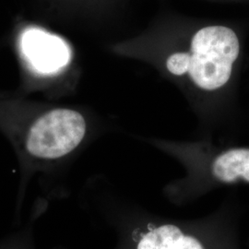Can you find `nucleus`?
I'll return each instance as SVG.
<instances>
[{
  "label": "nucleus",
  "instance_id": "nucleus-1",
  "mask_svg": "<svg viewBox=\"0 0 249 249\" xmlns=\"http://www.w3.org/2000/svg\"><path fill=\"white\" fill-rule=\"evenodd\" d=\"M188 74L196 86L214 90L230 79L232 65L239 54L235 33L224 26L205 27L192 39Z\"/></svg>",
  "mask_w": 249,
  "mask_h": 249
},
{
  "label": "nucleus",
  "instance_id": "nucleus-2",
  "mask_svg": "<svg viewBox=\"0 0 249 249\" xmlns=\"http://www.w3.org/2000/svg\"><path fill=\"white\" fill-rule=\"evenodd\" d=\"M86 121L71 109H54L38 117L25 138L29 155L40 160H56L74 151L86 134Z\"/></svg>",
  "mask_w": 249,
  "mask_h": 249
},
{
  "label": "nucleus",
  "instance_id": "nucleus-3",
  "mask_svg": "<svg viewBox=\"0 0 249 249\" xmlns=\"http://www.w3.org/2000/svg\"><path fill=\"white\" fill-rule=\"evenodd\" d=\"M20 46L28 62L39 73H56L71 61V52L68 44L60 37L37 28L23 32Z\"/></svg>",
  "mask_w": 249,
  "mask_h": 249
},
{
  "label": "nucleus",
  "instance_id": "nucleus-4",
  "mask_svg": "<svg viewBox=\"0 0 249 249\" xmlns=\"http://www.w3.org/2000/svg\"><path fill=\"white\" fill-rule=\"evenodd\" d=\"M137 249H205L196 237L183 232L176 225L165 224L144 234Z\"/></svg>",
  "mask_w": 249,
  "mask_h": 249
},
{
  "label": "nucleus",
  "instance_id": "nucleus-5",
  "mask_svg": "<svg viewBox=\"0 0 249 249\" xmlns=\"http://www.w3.org/2000/svg\"><path fill=\"white\" fill-rule=\"evenodd\" d=\"M214 178L223 183L243 179L249 183V149H232L219 155L213 163Z\"/></svg>",
  "mask_w": 249,
  "mask_h": 249
},
{
  "label": "nucleus",
  "instance_id": "nucleus-6",
  "mask_svg": "<svg viewBox=\"0 0 249 249\" xmlns=\"http://www.w3.org/2000/svg\"><path fill=\"white\" fill-rule=\"evenodd\" d=\"M189 53H177L170 55L166 62L167 69L174 75H183L188 71Z\"/></svg>",
  "mask_w": 249,
  "mask_h": 249
},
{
  "label": "nucleus",
  "instance_id": "nucleus-7",
  "mask_svg": "<svg viewBox=\"0 0 249 249\" xmlns=\"http://www.w3.org/2000/svg\"><path fill=\"white\" fill-rule=\"evenodd\" d=\"M13 249V248H11V249Z\"/></svg>",
  "mask_w": 249,
  "mask_h": 249
}]
</instances>
